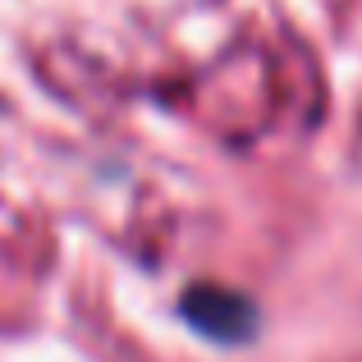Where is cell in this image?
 I'll list each match as a JSON object with an SVG mask.
<instances>
[{"label":"cell","instance_id":"cell-1","mask_svg":"<svg viewBox=\"0 0 362 362\" xmlns=\"http://www.w3.org/2000/svg\"><path fill=\"white\" fill-rule=\"evenodd\" d=\"M179 312L188 317V326L202 330L206 339H221V344H239L257 330V308L252 298L221 284H193V289L179 298Z\"/></svg>","mask_w":362,"mask_h":362}]
</instances>
